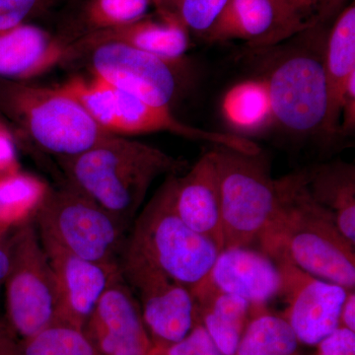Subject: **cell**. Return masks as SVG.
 Wrapping results in <instances>:
<instances>
[{"label": "cell", "instance_id": "10", "mask_svg": "<svg viewBox=\"0 0 355 355\" xmlns=\"http://www.w3.org/2000/svg\"><path fill=\"white\" fill-rule=\"evenodd\" d=\"M120 266L123 277L137 293L154 349H166L186 338L198 322L191 289L144 266Z\"/></svg>", "mask_w": 355, "mask_h": 355}, {"label": "cell", "instance_id": "31", "mask_svg": "<svg viewBox=\"0 0 355 355\" xmlns=\"http://www.w3.org/2000/svg\"><path fill=\"white\" fill-rule=\"evenodd\" d=\"M316 347V355H355V331L338 326Z\"/></svg>", "mask_w": 355, "mask_h": 355}, {"label": "cell", "instance_id": "35", "mask_svg": "<svg viewBox=\"0 0 355 355\" xmlns=\"http://www.w3.org/2000/svg\"><path fill=\"white\" fill-rule=\"evenodd\" d=\"M340 326L355 331V289L347 291L340 315Z\"/></svg>", "mask_w": 355, "mask_h": 355}, {"label": "cell", "instance_id": "25", "mask_svg": "<svg viewBox=\"0 0 355 355\" xmlns=\"http://www.w3.org/2000/svg\"><path fill=\"white\" fill-rule=\"evenodd\" d=\"M279 15L275 46L296 35L326 27L336 19L347 0H272Z\"/></svg>", "mask_w": 355, "mask_h": 355}, {"label": "cell", "instance_id": "27", "mask_svg": "<svg viewBox=\"0 0 355 355\" xmlns=\"http://www.w3.org/2000/svg\"><path fill=\"white\" fill-rule=\"evenodd\" d=\"M153 0H87L83 17L89 32L132 24L148 15Z\"/></svg>", "mask_w": 355, "mask_h": 355}, {"label": "cell", "instance_id": "18", "mask_svg": "<svg viewBox=\"0 0 355 355\" xmlns=\"http://www.w3.org/2000/svg\"><path fill=\"white\" fill-rule=\"evenodd\" d=\"M327 113L322 132L326 139L340 135L345 91L355 78V6H345L327 32L324 50Z\"/></svg>", "mask_w": 355, "mask_h": 355}, {"label": "cell", "instance_id": "19", "mask_svg": "<svg viewBox=\"0 0 355 355\" xmlns=\"http://www.w3.org/2000/svg\"><path fill=\"white\" fill-rule=\"evenodd\" d=\"M279 15L272 0H227L202 38L209 44L244 41L256 53L275 46Z\"/></svg>", "mask_w": 355, "mask_h": 355}, {"label": "cell", "instance_id": "16", "mask_svg": "<svg viewBox=\"0 0 355 355\" xmlns=\"http://www.w3.org/2000/svg\"><path fill=\"white\" fill-rule=\"evenodd\" d=\"M190 34L176 18L157 12V17L147 15L132 24L85 33L70 44L69 60L83 57L98 44L119 43L171 62H183L190 49Z\"/></svg>", "mask_w": 355, "mask_h": 355}, {"label": "cell", "instance_id": "23", "mask_svg": "<svg viewBox=\"0 0 355 355\" xmlns=\"http://www.w3.org/2000/svg\"><path fill=\"white\" fill-rule=\"evenodd\" d=\"M50 189L43 180L20 170L0 176V231L8 234L33 221Z\"/></svg>", "mask_w": 355, "mask_h": 355}, {"label": "cell", "instance_id": "2", "mask_svg": "<svg viewBox=\"0 0 355 355\" xmlns=\"http://www.w3.org/2000/svg\"><path fill=\"white\" fill-rule=\"evenodd\" d=\"M58 162L67 183L128 227L156 179L188 170L187 161L114 135Z\"/></svg>", "mask_w": 355, "mask_h": 355}, {"label": "cell", "instance_id": "26", "mask_svg": "<svg viewBox=\"0 0 355 355\" xmlns=\"http://www.w3.org/2000/svg\"><path fill=\"white\" fill-rule=\"evenodd\" d=\"M20 343L23 355H102L83 330L64 323L51 324Z\"/></svg>", "mask_w": 355, "mask_h": 355}, {"label": "cell", "instance_id": "21", "mask_svg": "<svg viewBox=\"0 0 355 355\" xmlns=\"http://www.w3.org/2000/svg\"><path fill=\"white\" fill-rule=\"evenodd\" d=\"M220 114L232 135L243 139L260 137L275 125L272 100L265 77H247L222 96Z\"/></svg>", "mask_w": 355, "mask_h": 355}, {"label": "cell", "instance_id": "12", "mask_svg": "<svg viewBox=\"0 0 355 355\" xmlns=\"http://www.w3.org/2000/svg\"><path fill=\"white\" fill-rule=\"evenodd\" d=\"M83 331L102 355H149L154 349L139 299L123 272L103 293Z\"/></svg>", "mask_w": 355, "mask_h": 355}, {"label": "cell", "instance_id": "36", "mask_svg": "<svg viewBox=\"0 0 355 355\" xmlns=\"http://www.w3.org/2000/svg\"><path fill=\"white\" fill-rule=\"evenodd\" d=\"M8 234L0 237V288L6 282L11 263L10 241Z\"/></svg>", "mask_w": 355, "mask_h": 355}, {"label": "cell", "instance_id": "17", "mask_svg": "<svg viewBox=\"0 0 355 355\" xmlns=\"http://www.w3.org/2000/svg\"><path fill=\"white\" fill-rule=\"evenodd\" d=\"M70 44L38 26L0 30V79L24 83L69 60Z\"/></svg>", "mask_w": 355, "mask_h": 355}, {"label": "cell", "instance_id": "30", "mask_svg": "<svg viewBox=\"0 0 355 355\" xmlns=\"http://www.w3.org/2000/svg\"><path fill=\"white\" fill-rule=\"evenodd\" d=\"M53 0H0V30L26 23Z\"/></svg>", "mask_w": 355, "mask_h": 355}, {"label": "cell", "instance_id": "22", "mask_svg": "<svg viewBox=\"0 0 355 355\" xmlns=\"http://www.w3.org/2000/svg\"><path fill=\"white\" fill-rule=\"evenodd\" d=\"M313 198L333 216L343 237L355 246V167L334 161L306 170Z\"/></svg>", "mask_w": 355, "mask_h": 355}, {"label": "cell", "instance_id": "20", "mask_svg": "<svg viewBox=\"0 0 355 355\" xmlns=\"http://www.w3.org/2000/svg\"><path fill=\"white\" fill-rule=\"evenodd\" d=\"M198 322L224 355H235L254 308L249 301L217 289L205 279L191 289Z\"/></svg>", "mask_w": 355, "mask_h": 355}, {"label": "cell", "instance_id": "38", "mask_svg": "<svg viewBox=\"0 0 355 355\" xmlns=\"http://www.w3.org/2000/svg\"><path fill=\"white\" fill-rule=\"evenodd\" d=\"M7 234H4V233H2L1 231H0V237H2V236H6Z\"/></svg>", "mask_w": 355, "mask_h": 355}, {"label": "cell", "instance_id": "13", "mask_svg": "<svg viewBox=\"0 0 355 355\" xmlns=\"http://www.w3.org/2000/svg\"><path fill=\"white\" fill-rule=\"evenodd\" d=\"M53 268L58 291V322L83 330L103 293L121 275L120 265L85 260L40 237Z\"/></svg>", "mask_w": 355, "mask_h": 355}, {"label": "cell", "instance_id": "6", "mask_svg": "<svg viewBox=\"0 0 355 355\" xmlns=\"http://www.w3.org/2000/svg\"><path fill=\"white\" fill-rule=\"evenodd\" d=\"M33 220L40 237L72 254L120 265L130 227L67 182L50 189Z\"/></svg>", "mask_w": 355, "mask_h": 355}, {"label": "cell", "instance_id": "37", "mask_svg": "<svg viewBox=\"0 0 355 355\" xmlns=\"http://www.w3.org/2000/svg\"><path fill=\"white\" fill-rule=\"evenodd\" d=\"M149 355H162V354H161L160 350L157 349H153V352H151L150 354Z\"/></svg>", "mask_w": 355, "mask_h": 355}, {"label": "cell", "instance_id": "33", "mask_svg": "<svg viewBox=\"0 0 355 355\" xmlns=\"http://www.w3.org/2000/svg\"><path fill=\"white\" fill-rule=\"evenodd\" d=\"M355 128V78L349 84L342 105L340 135H347L354 132Z\"/></svg>", "mask_w": 355, "mask_h": 355}, {"label": "cell", "instance_id": "34", "mask_svg": "<svg viewBox=\"0 0 355 355\" xmlns=\"http://www.w3.org/2000/svg\"><path fill=\"white\" fill-rule=\"evenodd\" d=\"M0 355H23L20 340L4 318L0 319Z\"/></svg>", "mask_w": 355, "mask_h": 355}, {"label": "cell", "instance_id": "11", "mask_svg": "<svg viewBox=\"0 0 355 355\" xmlns=\"http://www.w3.org/2000/svg\"><path fill=\"white\" fill-rule=\"evenodd\" d=\"M282 273L280 297L286 302L284 317L301 345L316 347L340 326L347 289L304 272L284 261H275Z\"/></svg>", "mask_w": 355, "mask_h": 355}, {"label": "cell", "instance_id": "15", "mask_svg": "<svg viewBox=\"0 0 355 355\" xmlns=\"http://www.w3.org/2000/svg\"><path fill=\"white\" fill-rule=\"evenodd\" d=\"M174 207L193 231L224 247L222 233L220 184L216 149L200 156L184 176H176Z\"/></svg>", "mask_w": 355, "mask_h": 355}, {"label": "cell", "instance_id": "3", "mask_svg": "<svg viewBox=\"0 0 355 355\" xmlns=\"http://www.w3.org/2000/svg\"><path fill=\"white\" fill-rule=\"evenodd\" d=\"M176 176L166 178L135 219L120 263L146 266L191 291L207 279L221 250L178 216L174 207Z\"/></svg>", "mask_w": 355, "mask_h": 355}, {"label": "cell", "instance_id": "14", "mask_svg": "<svg viewBox=\"0 0 355 355\" xmlns=\"http://www.w3.org/2000/svg\"><path fill=\"white\" fill-rule=\"evenodd\" d=\"M207 279L219 291L239 296L254 306H268L279 297V266L258 248L229 247L219 252Z\"/></svg>", "mask_w": 355, "mask_h": 355}, {"label": "cell", "instance_id": "8", "mask_svg": "<svg viewBox=\"0 0 355 355\" xmlns=\"http://www.w3.org/2000/svg\"><path fill=\"white\" fill-rule=\"evenodd\" d=\"M6 286V323L20 340L58 322V291L53 268L34 220L15 229Z\"/></svg>", "mask_w": 355, "mask_h": 355}, {"label": "cell", "instance_id": "1", "mask_svg": "<svg viewBox=\"0 0 355 355\" xmlns=\"http://www.w3.org/2000/svg\"><path fill=\"white\" fill-rule=\"evenodd\" d=\"M277 200L258 249L327 282L355 289V246L313 198L306 170L275 179Z\"/></svg>", "mask_w": 355, "mask_h": 355}, {"label": "cell", "instance_id": "7", "mask_svg": "<svg viewBox=\"0 0 355 355\" xmlns=\"http://www.w3.org/2000/svg\"><path fill=\"white\" fill-rule=\"evenodd\" d=\"M220 184L223 248L258 247L277 195L275 179L263 154L216 146Z\"/></svg>", "mask_w": 355, "mask_h": 355}, {"label": "cell", "instance_id": "5", "mask_svg": "<svg viewBox=\"0 0 355 355\" xmlns=\"http://www.w3.org/2000/svg\"><path fill=\"white\" fill-rule=\"evenodd\" d=\"M0 108L42 149L58 158L85 153L113 135L58 87L0 79Z\"/></svg>", "mask_w": 355, "mask_h": 355}, {"label": "cell", "instance_id": "4", "mask_svg": "<svg viewBox=\"0 0 355 355\" xmlns=\"http://www.w3.org/2000/svg\"><path fill=\"white\" fill-rule=\"evenodd\" d=\"M326 27L301 33L268 49L265 77L275 125L294 137L322 132L327 113L324 69ZM258 53V51H256Z\"/></svg>", "mask_w": 355, "mask_h": 355}, {"label": "cell", "instance_id": "32", "mask_svg": "<svg viewBox=\"0 0 355 355\" xmlns=\"http://www.w3.org/2000/svg\"><path fill=\"white\" fill-rule=\"evenodd\" d=\"M16 147L12 135L0 123V176L19 171Z\"/></svg>", "mask_w": 355, "mask_h": 355}, {"label": "cell", "instance_id": "29", "mask_svg": "<svg viewBox=\"0 0 355 355\" xmlns=\"http://www.w3.org/2000/svg\"><path fill=\"white\" fill-rule=\"evenodd\" d=\"M157 349L162 355H224L200 322L179 343Z\"/></svg>", "mask_w": 355, "mask_h": 355}, {"label": "cell", "instance_id": "24", "mask_svg": "<svg viewBox=\"0 0 355 355\" xmlns=\"http://www.w3.org/2000/svg\"><path fill=\"white\" fill-rule=\"evenodd\" d=\"M291 324L268 306H257L235 355H300Z\"/></svg>", "mask_w": 355, "mask_h": 355}, {"label": "cell", "instance_id": "9", "mask_svg": "<svg viewBox=\"0 0 355 355\" xmlns=\"http://www.w3.org/2000/svg\"><path fill=\"white\" fill-rule=\"evenodd\" d=\"M83 55L93 76L158 108L172 111L186 85L184 60L171 62L119 43L98 44Z\"/></svg>", "mask_w": 355, "mask_h": 355}, {"label": "cell", "instance_id": "28", "mask_svg": "<svg viewBox=\"0 0 355 355\" xmlns=\"http://www.w3.org/2000/svg\"><path fill=\"white\" fill-rule=\"evenodd\" d=\"M159 13L179 20L190 31L202 37L216 21L227 0H153Z\"/></svg>", "mask_w": 355, "mask_h": 355}]
</instances>
